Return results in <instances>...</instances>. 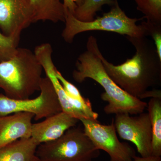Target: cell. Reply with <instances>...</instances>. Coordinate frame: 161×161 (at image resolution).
<instances>
[{"instance_id":"obj_16","label":"cell","mask_w":161,"mask_h":161,"mask_svg":"<svg viewBox=\"0 0 161 161\" xmlns=\"http://www.w3.org/2000/svg\"><path fill=\"white\" fill-rule=\"evenodd\" d=\"M115 0H86L82 5L75 10L74 15L76 19L83 22H90L95 19L98 12L102 10L104 5L112 6Z\"/></svg>"},{"instance_id":"obj_15","label":"cell","mask_w":161,"mask_h":161,"mask_svg":"<svg viewBox=\"0 0 161 161\" xmlns=\"http://www.w3.org/2000/svg\"><path fill=\"white\" fill-rule=\"evenodd\" d=\"M152 129L151 156H161V98H151L147 104Z\"/></svg>"},{"instance_id":"obj_10","label":"cell","mask_w":161,"mask_h":161,"mask_svg":"<svg viewBox=\"0 0 161 161\" xmlns=\"http://www.w3.org/2000/svg\"><path fill=\"white\" fill-rule=\"evenodd\" d=\"M35 23L26 0H0V30L5 35L20 39L23 30Z\"/></svg>"},{"instance_id":"obj_22","label":"cell","mask_w":161,"mask_h":161,"mask_svg":"<svg viewBox=\"0 0 161 161\" xmlns=\"http://www.w3.org/2000/svg\"><path fill=\"white\" fill-rule=\"evenodd\" d=\"M132 161H161V157L151 156L142 157L136 156Z\"/></svg>"},{"instance_id":"obj_11","label":"cell","mask_w":161,"mask_h":161,"mask_svg":"<svg viewBox=\"0 0 161 161\" xmlns=\"http://www.w3.org/2000/svg\"><path fill=\"white\" fill-rule=\"evenodd\" d=\"M79 121L78 119L61 111L43 121L33 124L31 137L38 145L54 141L68 130L76 126Z\"/></svg>"},{"instance_id":"obj_8","label":"cell","mask_w":161,"mask_h":161,"mask_svg":"<svg viewBox=\"0 0 161 161\" xmlns=\"http://www.w3.org/2000/svg\"><path fill=\"white\" fill-rule=\"evenodd\" d=\"M86 135L95 147L107 153L110 161H132L136 157L135 150L129 144L119 140L113 119L109 125L100 124L97 120L79 119Z\"/></svg>"},{"instance_id":"obj_19","label":"cell","mask_w":161,"mask_h":161,"mask_svg":"<svg viewBox=\"0 0 161 161\" xmlns=\"http://www.w3.org/2000/svg\"><path fill=\"white\" fill-rule=\"evenodd\" d=\"M146 30L147 36L152 38L159 58L161 60V24L153 23L150 21H142Z\"/></svg>"},{"instance_id":"obj_6","label":"cell","mask_w":161,"mask_h":161,"mask_svg":"<svg viewBox=\"0 0 161 161\" xmlns=\"http://www.w3.org/2000/svg\"><path fill=\"white\" fill-rule=\"evenodd\" d=\"M40 95L33 99H14L0 94V116L19 112L32 113L34 119L46 118L62 111L51 81L46 76L42 78Z\"/></svg>"},{"instance_id":"obj_7","label":"cell","mask_w":161,"mask_h":161,"mask_svg":"<svg viewBox=\"0 0 161 161\" xmlns=\"http://www.w3.org/2000/svg\"><path fill=\"white\" fill-rule=\"evenodd\" d=\"M53 48L49 43H43L36 47L34 53L43 70L50 81L55 92L62 111L80 119L81 118L89 119L96 120L98 114L94 112L89 100L81 102L75 100L66 95L60 81L56 77L57 69L52 59Z\"/></svg>"},{"instance_id":"obj_5","label":"cell","mask_w":161,"mask_h":161,"mask_svg":"<svg viewBox=\"0 0 161 161\" xmlns=\"http://www.w3.org/2000/svg\"><path fill=\"white\" fill-rule=\"evenodd\" d=\"M100 153L83 130L76 126L60 138L38 145L36 151L39 161H93Z\"/></svg>"},{"instance_id":"obj_3","label":"cell","mask_w":161,"mask_h":161,"mask_svg":"<svg viewBox=\"0 0 161 161\" xmlns=\"http://www.w3.org/2000/svg\"><path fill=\"white\" fill-rule=\"evenodd\" d=\"M43 70L34 53L18 47L13 58L0 62V88L8 98L29 99L40 91Z\"/></svg>"},{"instance_id":"obj_9","label":"cell","mask_w":161,"mask_h":161,"mask_svg":"<svg viewBox=\"0 0 161 161\" xmlns=\"http://www.w3.org/2000/svg\"><path fill=\"white\" fill-rule=\"evenodd\" d=\"M135 116L128 113L115 114L113 119L116 132L122 139L131 142L142 157L151 156L152 129L148 113Z\"/></svg>"},{"instance_id":"obj_21","label":"cell","mask_w":161,"mask_h":161,"mask_svg":"<svg viewBox=\"0 0 161 161\" xmlns=\"http://www.w3.org/2000/svg\"><path fill=\"white\" fill-rule=\"evenodd\" d=\"M86 0H63L64 12L68 11L73 15L78 7L81 6Z\"/></svg>"},{"instance_id":"obj_4","label":"cell","mask_w":161,"mask_h":161,"mask_svg":"<svg viewBox=\"0 0 161 161\" xmlns=\"http://www.w3.org/2000/svg\"><path fill=\"white\" fill-rule=\"evenodd\" d=\"M142 19L131 18L120 8L117 0L111 10L90 22H83L76 19L68 11L65 12V27L61 34L64 40L71 43L75 36L87 31H100L116 33L132 37H147L146 30L143 23L136 24Z\"/></svg>"},{"instance_id":"obj_1","label":"cell","mask_w":161,"mask_h":161,"mask_svg":"<svg viewBox=\"0 0 161 161\" xmlns=\"http://www.w3.org/2000/svg\"><path fill=\"white\" fill-rule=\"evenodd\" d=\"M126 38L136 49L132 58L114 65L101 52L99 57L106 72L115 83L129 95L142 100L150 89L161 86V60L153 42L147 37Z\"/></svg>"},{"instance_id":"obj_2","label":"cell","mask_w":161,"mask_h":161,"mask_svg":"<svg viewBox=\"0 0 161 161\" xmlns=\"http://www.w3.org/2000/svg\"><path fill=\"white\" fill-rule=\"evenodd\" d=\"M86 48L76 61V69L72 73L74 80L81 83L90 78L103 88L105 92L102 93L101 98L108 103L104 108L107 114L128 113L132 115L143 112L147 107V103L122 89L106 72L99 57L101 51L98 42L94 36L88 38Z\"/></svg>"},{"instance_id":"obj_20","label":"cell","mask_w":161,"mask_h":161,"mask_svg":"<svg viewBox=\"0 0 161 161\" xmlns=\"http://www.w3.org/2000/svg\"><path fill=\"white\" fill-rule=\"evenodd\" d=\"M56 75L63 87L64 90L69 97L75 100L81 102H86L88 100V99L84 98L78 88L66 80L57 69L56 70Z\"/></svg>"},{"instance_id":"obj_12","label":"cell","mask_w":161,"mask_h":161,"mask_svg":"<svg viewBox=\"0 0 161 161\" xmlns=\"http://www.w3.org/2000/svg\"><path fill=\"white\" fill-rule=\"evenodd\" d=\"M35 115L19 112L0 116V147L22 138L31 137Z\"/></svg>"},{"instance_id":"obj_17","label":"cell","mask_w":161,"mask_h":161,"mask_svg":"<svg viewBox=\"0 0 161 161\" xmlns=\"http://www.w3.org/2000/svg\"><path fill=\"white\" fill-rule=\"evenodd\" d=\"M136 9L144 14V19L161 24V0H133Z\"/></svg>"},{"instance_id":"obj_13","label":"cell","mask_w":161,"mask_h":161,"mask_svg":"<svg viewBox=\"0 0 161 161\" xmlns=\"http://www.w3.org/2000/svg\"><path fill=\"white\" fill-rule=\"evenodd\" d=\"M38 145L31 137L14 141L0 147V161H39Z\"/></svg>"},{"instance_id":"obj_18","label":"cell","mask_w":161,"mask_h":161,"mask_svg":"<svg viewBox=\"0 0 161 161\" xmlns=\"http://www.w3.org/2000/svg\"><path fill=\"white\" fill-rule=\"evenodd\" d=\"M20 39L3 34L0 30V62L6 61L14 56Z\"/></svg>"},{"instance_id":"obj_14","label":"cell","mask_w":161,"mask_h":161,"mask_svg":"<svg viewBox=\"0 0 161 161\" xmlns=\"http://www.w3.org/2000/svg\"><path fill=\"white\" fill-rule=\"evenodd\" d=\"M32 9L35 22L48 21L53 23L65 21L62 0H26Z\"/></svg>"}]
</instances>
